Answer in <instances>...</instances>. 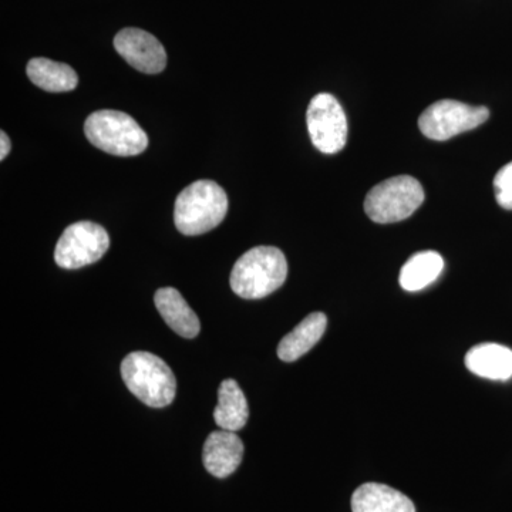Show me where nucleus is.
Wrapping results in <instances>:
<instances>
[{
    "mask_svg": "<svg viewBox=\"0 0 512 512\" xmlns=\"http://www.w3.org/2000/svg\"><path fill=\"white\" fill-rule=\"evenodd\" d=\"M288 276L284 252L274 247L249 249L231 272V289L244 299H262L278 291Z\"/></svg>",
    "mask_w": 512,
    "mask_h": 512,
    "instance_id": "1",
    "label": "nucleus"
},
{
    "mask_svg": "<svg viewBox=\"0 0 512 512\" xmlns=\"http://www.w3.org/2000/svg\"><path fill=\"white\" fill-rule=\"evenodd\" d=\"M227 211L228 197L220 185L210 180L195 181L175 200V227L188 237L202 235L217 228Z\"/></svg>",
    "mask_w": 512,
    "mask_h": 512,
    "instance_id": "2",
    "label": "nucleus"
},
{
    "mask_svg": "<svg viewBox=\"0 0 512 512\" xmlns=\"http://www.w3.org/2000/svg\"><path fill=\"white\" fill-rule=\"evenodd\" d=\"M121 376L127 389L148 407L163 409L175 399L177 380L173 370L153 353L133 352L124 357Z\"/></svg>",
    "mask_w": 512,
    "mask_h": 512,
    "instance_id": "3",
    "label": "nucleus"
},
{
    "mask_svg": "<svg viewBox=\"0 0 512 512\" xmlns=\"http://www.w3.org/2000/svg\"><path fill=\"white\" fill-rule=\"evenodd\" d=\"M84 133L94 147L111 156H138L148 146L146 131L123 111H94L84 123Z\"/></svg>",
    "mask_w": 512,
    "mask_h": 512,
    "instance_id": "4",
    "label": "nucleus"
},
{
    "mask_svg": "<svg viewBox=\"0 0 512 512\" xmlns=\"http://www.w3.org/2000/svg\"><path fill=\"white\" fill-rule=\"evenodd\" d=\"M424 201V190L409 175L389 178L369 191L365 200L367 217L377 224H393L412 217Z\"/></svg>",
    "mask_w": 512,
    "mask_h": 512,
    "instance_id": "5",
    "label": "nucleus"
},
{
    "mask_svg": "<svg viewBox=\"0 0 512 512\" xmlns=\"http://www.w3.org/2000/svg\"><path fill=\"white\" fill-rule=\"evenodd\" d=\"M490 111L457 100H440L424 110L419 119L421 133L430 140L446 141L485 123Z\"/></svg>",
    "mask_w": 512,
    "mask_h": 512,
    "instance_id": "6",
    "label": "nucleus"
},
{
    "mask_svg": "<svg viewBox=\"0 0 512 512\" xmlns=\"http://www.w3.org/2000/svg\"><path fill=\"white\" fill-rule=\"evenodd\" d=\"M110 237L106 229L90 221L70 225L57 241L55 261L60 268L79 269L92 265L109 251Z\"/></svg>",
    "mask_w": 512,
    "mask_h": 512,
    "instance_id": "7",
    "label": "nucleus"
},
{
    "mask_svg": "<svg viewBox=\"0 0 512 512\" xmlns=\"http://www.w3.org/2000/svg\"><path fill=\"white\" fill-rule=\"evenodd\" d=\"M313 146L323 154H336L348 141V119L338 100L329 93L313 97L306 113Z\"/></svg>",
    "mask_w": 512,
    "mask_h": 512,
    "instance_id": "8",
    "label": "nucleus"
},
{
    "mask_svg": "<svg viewBox=\"0 0 512 512\" xmlns=\"http://www.w3.org/2000/svg\"><path fill=\"white\" fill-rule=\"evenodd\" d=\"M117 53L138 72L157 74L167 64V53L160 40L146 30L127 28L114 37Z\"/></svg>",
    "mask_w": 512,
    "mask_h": 512,
    "instance_id": "9",
    "label": "nucleus"
},
{
    "mask_svg": "<svg viewBox=\"0 0 512 512\" xmlns=\"http://www.w3.org/2000/svg\"><path fill=\"white\" fill-rule=\"evenodd\" d=\"M244 451V443L234 431H212L202 450L205 470L211 476L227 478L241 466Z\"/></svg>",
    "mask_w": 512,
    "mask_h": 512,
    "instance_id": "10",
    "label": "nucleus"
},
{
    "mask_svg": "<svg viewBox=\"0 0 512 512\" xmlns=\"http://www.w3.org/2000/svg\"><path fill=\"white\" fill-rule=\"evenodd\" d=\"M154 302L165 323L177 335L194 339L200 333L201 323L197 313L185 302L183 295L174 288H161L154 296Z\"/></svg>",
    "mask_w": 512,
    "mask_h": 512,
    "instance_id": "11",
    "label": "nucleus"
},
{
    "mask_svg": "<svg viewBox=\"0 0 512 512\" xmlns=\"http://www.w3.org/2000/svg\"><path fill=\"white\" fill-rule=\"evenodd\" d=\"M466 366L484 379L507 382L512 377V350L497 343H481L468 350Z\"/></svg>",
    "mask_w": 512,
    "mask_h": 512,
    "instance_id": "12",
    "label": "nucleus"
},
{
    "mask_svg": "<svg viewBox=\"0 0 512 512\" xmlns=\"http://www.w3.org/2000/svg\"><path fill=\"white\" fill-rule=\"evenodd\" d=\"M353 512H416L409 497L389 485L367 483L353 493Z\"/></svg>",
    "mask_w": 512,
    "mask_h": 512,
    "instance_id": "13",
    "label": "nucleus"
},
{
    "mask_svg": "<svg viewBox=\"0 0 512 512\" xmlns=\"http://www.w3.org/2000/svg\"><path fill=\"white\" fill-rule=\"evenodd\" d=\"M328 318L325 313L315 312L292 330L281 340L278 346V357L286 363L301 359L316 346V343L325 335Z\"/></svg>",
    "mask_w": 512,
    "mask_h": 512,
    "instance_id": "14",
    "label": "nucleus"
},
{
    "mask_svg": "<svg viewBox=\"0 0 512 512\" xmlns=\"http://www.w3.org/2000/svg\"><path fill=\"white\" fill-rule=\"evenodd\" d=\"M249 416L247 397L234 379L221 383L218 390V406L214 410V420L221 430L239 431L244 429Z\"/></svg>",
    "mask_w": 512,
    "mask_h": 512,
    "instance_id": "15",
    "label": "nucleus"
},
{
    "mask_svg": "<svg viewBox=\"0 0 512 512\" xmlns=\"http://www.w3.org/2000/svg\"><path fill=\"white\" fill-rule=\"evenodd\" d=\"M30 82L49 93L72 92L79 77L69 64L53 62L45 57L30 60L26 67Z\"/></svg>",
    "mask_w": 512,
    "mask_h": 512,
    "instance_id": "16",
    "label": "nucleus"
},
{
    "mask_svg": "<svg viewBox=\"0 0 512 512\" xmlns=\"http://www.w3.org/2000/svg\"><path fill=\"white\" fill-rule=\"evenodd\" d=\"M443 268V256L439 252H419L403 265L400 271V286L407 292H419L437 281Z\"/></svg>",
    "mask_w": 512,
    "mask_h": 512,
    "instance_id": "17",
    "label": "nucleus"
},
{
    "mask_svg": "<svg viewBox=\"0 0 512 512\" xmlns=\"http://www.w3.org/2000/svg\"><path fill=\"white\" fill-rule=\"evenodd\" d=\"M494 188L498 204L504 210L512 211V161L495 175Z\"/></svg>",
    "mask_w": 512,
    "mask_h": 512,
    "instance_id": "18",
    "label": "nucleus"
},
{
    "mask_svg": "<svg viewBox=\"0 0 512 512\" xmlns=\"http://www.w3.org/2000/svg\"><path fill=\"white\" fill-rule=\"evenodd\" d=\"M0 141H2V148H0V160H5L10 153V147H12V143H10L8 134L5 131L0 133Z\"/></svg>",
    "mask_w": 512,
    "mask_h": 512,
    "instance_id": "19",
    "label": "nucleus"
}]
</instances>
